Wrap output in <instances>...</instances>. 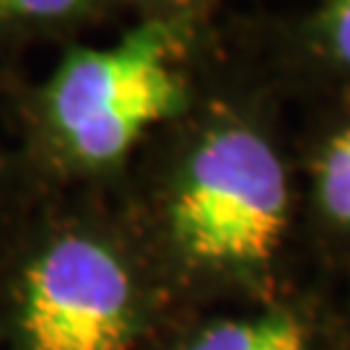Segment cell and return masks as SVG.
I'll return each mask as SVG.
<instances>
[{
  "label": "cell",
  "mask_w": 350,
  "mask_h": 350,
  "mask_svg": "<svg viewBox=\"0 0 350 350\" xmlns=\"http://www.w3.org/2000/svg\"><path fill=\"white\" fill-rule=\"evenodd\" d=\"M291 226L286 166L244 122L202 130L163 195V239L182 275L262 291Z\"/></svg>",
  "instance_id": "6da1fadb"
},
{
  "label": "cell",
  "mask_w": 350,
  "mask_h": 350,
  "mask_svg": "<svg viewBox=\"0 0 350 350\" xmlns=\"http://www.w3.org/2000/svg\"><path fill=\"white\" fill-rule=\"evenodd\" d=\"M176 29L150 21L107 50L68 52L42 94V130L68 169L96 172L125 159L150 127L185 109Z\"/></svg>",
  "instance_id": "7a4b0ae2"
},
{
  "label": "cell",
  "mask_w": 350,
  "mask_h": 350,
  "mask_svg": "<svg viewBox=\"0 0 350 350\" xmlns=\"http://www.w3.org/2000/svg\"><path fill=\"white\" fill-rule=\"evenodd\" d=\"M150 291L135 262L88 228H60L18 262L8 291L13 350H135Z\"/></svg>",
  "instance_id": "3957f363"
},
{
  "label": "cell",
  "mask_w": 350,
  "mask_h": 350,
  "mask_svg": "<svg viewBox=\"0 0 350 350\" xmlns=\"http://www.w3.org/2000/svg\"><path fill=\"white\" fill-rule=\"evenodd\" d=\"M179 350H314L309 325L288 309L218 319Z\"/></svg>",
  "instance_id": "277c9868"
},
{
  "label": "cell",
  "mask_w": 350,
  "mask_h": 350,
  "mask_svg": "<svg viewBox=\"0 0 350 350\" xmlns=\"http://www.w3.org/2000/svg\"><path fill=\"white\" fill-rule=\"evenodd\" d=\"M314 200L338 250L350 260V120L335 127L314 159Z\"/></svg>",
  "instance_id": "5b68a950"
},
{
  "label": "cell",
  "mask_w": 350,
  "mask_h": 350,
  "mask_svg": "<svg viewBox=\"0 0 350 350\" xmlns=\"http://www.w3.org/2000/svg\"><path fill=\"white\" fill-rule=\"evenodd\" d=\"M327 50L335 63L350 70V0H332L325 16Z\"/></svg>",
  "instance_id": "8992f818"
},
{
  "label": "cell",
  "mask_w": 350,
  "mask_h": 350,
  "mask_svg": "<svg viewBox=\"0 0 350 350\" xmlns=\"http://www.w3.org/2000/svg\"><path fill=\"white\" fill-rule=\"evenodd\" d=\"M83 0H0V18H55Z\"/></svg>",
  "instance_id": "52a82bcc"
},
{
  "label": "cell",
  "mask_w": 350,
  "mask_h": 350,
  "mask_svg": "<svg viewBox=\"0 0 350 350\" xmlns=\"http://www.w3.org/2000/svg\"><path fill=\"white\" fill-rule=\"evenodd\" d=\"M348 350H350V345H348Z\"/></svg>",
  "instance_id": "ba28073f"
}]
</instances>
